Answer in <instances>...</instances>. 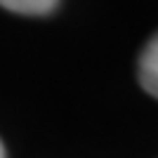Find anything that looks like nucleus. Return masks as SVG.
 Segmentation results:
<instances>
[{"mask_svg": "<svg viewBox=\"0 0 158 158\" xmlns=\"http://www.w3.org/2000/svg\"><path fill=\"white\" fill-rule=\"evenodd\" d=\"M139 83L151 97L158 99V33L142 50V57H139Z\"/></svg>", "mask_w": 158, "mask_h": 158, "instance_id": "obj_1", "label": "nucleus"}, {"mask_svg": "<svg viewBox=\"0 0 158 158\" xmlns=\"http://www.w3.org/2000/svg\"><path fill=\"white\" fill-rule=\"evenodd\" d=\"M0 158H7V156H5V146H2V142H0Z\"/></svg>", "mask_w": 158, "mask_h": 158, "instance_id": "obj_3", "label": "nucleus"}, {"mask_svg": "<svg viewBox=\"0 0 158 158\" xmlns=\"http://www.w3.org/2000/svg\"><path fill=\"white\" fill-rule=\"evenodd\" d=\"M57 5H59V0H0V7L17 14H28V17L50 14Z\"/></svg>", "mask_w": 158, "mask_h": 158, "instance_id": "obj_2", "label": "nucleus"}]
</instances>
